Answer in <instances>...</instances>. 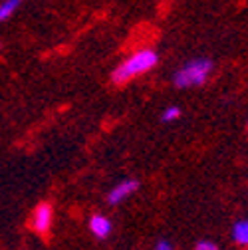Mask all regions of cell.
I'll list each match as a JSON object with an SVG mask.
<instances>
[{
	"instance_id": "ba28073f",
	"label": "cell",
	"mask_w": 248,
	"mask_h": 250,
	"mask_svg": "<svg viewBox=\"0 0 248 250\" xmlns=\"http://www.w3.org/2000/svg\"><path fill=\"white\" fill-rule=\"evenodd\" d=\"M181 117V107L179 105H167L163 111H161V121L163 123H171L175 119Z\"/></svg>"
},
{
	"instance_id": "3957f363",
	"label": "cell",
	"mask_w": 248,
	"mask_h": 250,
	"mask_svg": "<svg viewBox=\"0 0 248 250\" xmlns=\"http://www.w3.org/2000/svg\"><path fill=\"white\" fill-rule=\"evenodd\" d=\"M137 189H139V181L137 179H123L107 193V203L109 205H119L125 199H129Z\"/></svg>"
},
{
	"instance_id": "7a4b0ae2",
	"label": "cell",
	"mask_w": 248,
	"mask_h": 250,
	"mask_svg": "<svg viewBox=\"0 0 248 250\" xmlns=\"http://www.w3.org/2000/svg\"><path fill=\"white\" fill-rule=\"evenodd\" d=\"M212 70H214V62L210 58H195V60H189L187 64H183L173 74V85L179 87V89L201 87L210 78Z\"/></svg>"
},
{
	"instance_id": "5b68a950",
	"label": "cell",
	"mask_w": 248,
	"mask_h": 250,
	"mask_svg": "<svg viewBox=\"0 0 248 250\" xmlns=\"http://www.w3.org/2000/svg\"><path fill=\"white\" fill-rule=\"evenodd\" d=\"M111 229H113L111 221L107 216H103V214H94L89 218V230H91V234H94L96 238H100V240L107 238L111 234Z\"/></svg>"
},
{
	"instance_id": "6da1fadb",
	"label": "cell",
	"mask_w": 248,
	"mask_h": 250,
	"mask_svg": "<svg viewBox=\"0 0 248 250\" xmlns=\"http://www.w3.org/2000/svg\"><path fill=\"white\" fill-rule=\"evenodd\" d=\"M159 64V54L153 48H141L133 52L129 58H125L121 64L111 72L113 83H127L133 78H139L147 72H151Z\"/></svg>"
},
{
	"instance_id": "7c38bea8",
	"label": "cell",
	"mask_w": 248,
	"mask_h": 250,
	"mask_svg": "<svg viewBox=\"0 0 248 250\" xmlns=\"http://www.w3.org/2000/svg\"><path fill=\"white\" fill-rule=\"evenodd\" d=\"M246 250H248V248H246Z\"/></svg>"
},
{
	"instance_id": "30bf717a",
	"label": "cell",
	"mask_w": 248,
	"mask_h": 250,
	"mask_svg": "<svg viewBox=\"0 0 248 250\" xmlns=\"http://www.w3.org/2000/svg\"><path fill=\"white\" fill-rule=\"evenodd\" d=\"M155 250H175V246L169 240H159L157 244H155Z\"/></svg>"
},
{
	"instance_id": "277c9868",
	"label": "cell",
	"mask_w": 248,
	"mask_h": 250,
	"mask_svg": "<svg viewBox=\"0 0 248 250\" xmlns=\"http://www.w3.org/2000/svg\"><path fill=\"white\" fill-rule=\"evenodd\" d=\"M52 221H54L52 205L40 203V205L34 208V212H32V229H34L38 234H46V232L52 229Z\"/></svg>"
},
{
	"instance_id": "52a82bcc",
	"label": "cell",
	"mask_w": 248,
	"mask_h": 250,
	"mask_svg": "<svg viewBox=\"0 0 248 250\" xmlns=\"http://www.w3.org/2000/svg\"><path fill=\"white\" fill-rule=\"evenodd\" d=\"M22 2H24V0H2V2H0V22L8 20L20 8Z\"/></svg>"
},
{
	"instance_id": "8fae6325",
	"label": "cell",
	"mask_w": 248,
	"mask_h": 250,
	"mask_svg": "<svg viewBox=\"0 0 248 250\" xmlns=\"http://www.w3.org/2000/svg\"><path fill=\"white\" fill-rule=\"evenodd\" d=\"M0 48H2V44H0Z\"/></svg>"
},
{
	"instance_id": "8992f818",
	"label": "cell",
	"mask_w": 248,
	"mask_h": 250,
	"mask_svg": "<svg viewBox=\"0 0 248 250\" xmlns=\"http://www.w3.org/2000/svg\"><path fill=\"white\" fill-rule=\"evenodd\" d=\"M232 238L236 244L248 248V221H238L232 227Z\"/></svg>"
},
{
	"instance_id": "9c48e42d",
	"label": "cell",
	"mask_w": 248,
	"mask_h": 250,
	"mask_svg": "<svg viewBox=\"0 0 248 250\" xmlns=\"http://www.w3.org/2000/svg\"><path fill=\"white\" fill-rule=\"evenodd\" d=\"M195 250H219V246H216L214 242H210V240H201L195 246Z\"/></svg>"
}]
</instances>
